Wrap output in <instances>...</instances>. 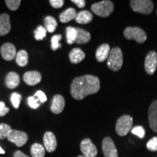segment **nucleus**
Masks as SVG:
<instances>
[{
	"label": "nucleus",
	"mask_w": 157,
	"mask_h": 157,
	"mask_svg": "<svg viewBox=\"0 0 157 157\" xmlns=\"http://www.w3.org/2000/svg\"><path fill=\"white\" fill-rule=\"evenodd\" d=\"M101 82L97 76L84 75L74 78L71 84V94L76 100H82L87 95L97 93Z\"/></svg>",
	"instance_id": "f257e3e1"
},
{
	"label": "nucleus",
	"mask_w": 157,
	"mask_h": 157,
	"mask_svg": "<svg viewBox=\"0 0 157 157\" xmlns=\"http://www.w3.org/2000/svg\"><path fill=\"white\" fill-rule=\"evenodd\" d=\"M123 64V55L121 49L114 48L111 50L107 59V66L113 71H117L121 68Z\"/></svg>",
	"instance_id": "f03ea898"
},
{
	"label": "nucleus",
	"mask_w": 157,
	"mask_h": 157,
	"mask_svg": "<svg viewBox=\"0 0 157 157\" xmlns=\"http://www.w3.org/2000/svg\"><path fill=\"white\" fill-rule=\"evenodd\" d=\"M91 10L98 16L106 17L113 13L114 6L112 2L105 0L93 4L91 7Z\"/></svg>",
	"instance_id": "7ed1b4c3"
},
{
	"label": "nucleus",
	"mask_w": 157,
	"mask_h": 157,
	"mask_svg": "<svg viewBox=\"0 0 157 157\" xmlns=\"http://www.w3.org/2000/svg\"><path fill=\"white\" fill-rule=\"evenodd\" d=\"M132 124L133 119L130 116H121L116 124V132L119 136H125L132 129Z\"/></svg>",
	"instance_id": "20e7f679"
},
{
	"label": "nucleus",
	"mask_w": 157,
	"mask_h": 157,
	"mask_svg": "<svg viewBox=\"0 0 157 157\" xmlns=\"http://www.w3.org/2000/svg\"><path fill=\"white\" fill-rule=\"evenodd\" d=\"M129 5L133 11L144 15L151 14L154 10V3L150 0H131Z\"/></svg>",
	"instance_id": "39448f33"
},
{
	"label": "nucleus",
	"mask_w": 157,
	"mask_h": 157,
	"mask_svg": "<svg viewBox=\"0 0 157 157\" xmlns=\"http://www.w3.org/2000/svg\"><path fill=\"white\" fill-rule=\"evenodd\" d=\"M124 36L127 39H133L140 44L146 42L147 39L146 32L138 27H127L124 31Z\"/></svg>",
	"instance_id": "423d86ee"
},
{
	"label": "nucleus",
	"mask_w": 157,
	"mask_h": 157,
	"mask_svg": "<svg viewBox=\"0 0 157 157\" xmlns=\"http://www.w3.org/2000/svg\"><path fill=\"white\" fill-rule=\"evenodd\" d=\"M28 139L29 136L27 133L23 132V131L16 130V129H12L7 137V140L10 141L11 143H14L17 147L24 146L28 141Z\"/></svg>",
	"instance_id": "0eeeda50"
},
{
	"label": "nucleus",
	"mask_w": 157,
	"mask_h": 157,
	"mask_svg": "<svg viewBox=\"0 0 157 157\" xmlns=\"http://www.w3.org/2000/svg\"><path fill=\"white\" fill-rule=\"evenodd\" d=\"M102 150L105 157H118L117 149L112 139L106 137L102 142Z\"/></svg>",
	"instance_id": "6e6552de"
},
{
	"label": "nucleus",
	"mask_w": 157,
	"mask_h": 157,
	"mask_svg": "<svg viewBox=\"0 0 157 157\" xmlns=\"http://www.w3.org/2000/svg\"><path fill=\"white\" fill-rule=\"evenodd\" d=\"M80 149L85 157H95L98 154L97 148L89 138H85L82 141Z\"/></svg>",
	"instance_id": "1a4fd4ad"
},
{
	"label": "nucleus",
	"mask_w": 157,
	"mask_h": 157,
	"mask_svg": "<svg viewBox=\"0 0 157 157\" xmlns=\"http://www.w3.org/2000/svg\"><path fill=\"white\" fill-rule=\"evenodd\" d=\"M157 68V53L155 51H150L145 59V70L149 75H152Z\"/></svg>",
	"instance_id": "9d476101"
},
{
	"label": "nucleus",
	"mask_w": 157,
	"mask_h": 157,
	"mask_svg": "<svg viewBox=\"0 0 157 157\" xmlns=\"http://www.w3.org/2000/svg\"><path fill=\"white\" fill-rule=\"evenodd\" d=\"M44 147L46 151L49 153H52L56 150L57 140L56 135L52 132H46L43 137Z\"/></svg>",
	"instance_id": "9b49d317"
},
{
	"label": "nucleus",
	"mask_w": 157,
	"mask_h": 157,
	"mask_svg": "<svg viewBox=\"0 0 157 157\" xmlns=\"http://www.w3.org/2000/svg\"><path fill=\"white\" fill-rule=\"evenodd\" d=\"M148 121L151 129L157 132V100L153 101L149 107Z\"/></svg>",
	"instance_id": "f8f14e48"
},
{
	"label": "nucleus",
	"mask_w": 157,
	"mask_h": 157,
	"mask_svg": "<svg viewBox=\"0 0 157 157\" xmlns=\"http://www.w3.org/2000/svg\"><path fill=\"white\" fill-rule=\"evenodd\" d=\"M1 55L7 61L13 60L16 56V49L11 43H5L1 47Z\"/></svg>",
	"instance_id": "ddd939ff"
},
{
	"label": "nucleus",
	"mask_w": 157,
	"mask_h": 157,
	"mask_svg": "<svg viewBox=\"0 0 157 157\" xmlns=\"http://www.w3.org/2000/svg\"><path fill=\"white\" fill-rule=\"evenodd\" d=\"M65 99L62 95H56L52 98V105H51V111L55 114H59L63 111L65 107Z\"/></svg>",
	"instance_id": "4468645a"
},
{
	"label": "nucleus",
	"mask_w": 157,
	"mask_h": 157,
	"mask_svg": "<svg viewBox=\"0 0 157 157\" xmlns=\"http://www.w3.org/2000/svg\"><path fill=\"white\" fill-rule=\"evenodd\" d=\"M42 80V75L36 71L25 72L23 75V81L28 85L34 86L39 84Z\"/></svg>",
	"instance_id": "2eb2a0df"
},
{
	"label": "nucleus",
	"mask_w": 157,
	"mask_h": 157,
	"mask_svg": "<svg viewBox=\"0 0 157 157\" xmlns=\"http://www.w3.org/2000/svg\"><path fill=\"white\" fill-rule=\"evenodd\" d=\"M110 52H111V48L108 44H103L99 48L97 49L95 53L96 59L98 62H103L106 59H108Z\"/></svg>",
	"instance_id": "dca6fc26"
},
{
	"label": "nucleus",
	"mask_w": 157,
	"mask_h": 157,
	"mask_svg": "<svg viewBox=\"0 0 157 157\" xmlns=\"http://www.w3.org/2000/svg\"><path fill=\"white\" fill-rule=\"evenodd\" d=\"M11 25L10 22V16L7 14L0 15V36H5L10 32Z\"/></svg>",
	"instance_id": "f3484780"
},
{
	"label": "nucleus",
	"mask_w": 157,
	"mask_h": 157,
	"mask_svg": "<svg viewBox=\"0 0 157 157\" xmlns=\"http://www.w3.org/2000/svg\"><path fill=\"white\" fill-rule=\"evenodd\" d=\"M20 84V76L15 72H10L5 78V84L10 89H15Z\"/></svg>",
	"instance_id": "a211bd4d"
},
{
	"label": "nucleus",
	"mask_w": 157,
	"mask_h": 157,
	"mask_svg": "<svg viewBox=\"0 0 157 157\" xmlns=\"http://www.w3.org/2000/svg\"><path fill=\"white\" fill-rule=\"evenodd\" d=\"M85 58V54L80 48H74L69 53L71 63L74 64L79 63Z\"/></svg>",
	"instance_id": "6ab92c4d"
},
{
	"label": "nucleus",
	"mask_w": 157,
	"mask_h": 157,
	"mask_svg": "<svg viewBox=\"0 0 157 157\" xmlns=\"http://www.w3.org/2000/svg\"><path fill=\"white\" fill-rule=\"evenodd\" d=\"M93 19V15L88 10H82L76 15L75 21L79 24H87Z\"/></svg>",
	"instance_id": "aec40b11"
},
{
	"label": "nucleus",
	"mask_w": 157,
	"mask_h": 157,
	"mask_svg": "<svg viewBox=\"0 0 157 157\" xmlns=\"http://www.w3.org/2000/svg\"><path fill=\"white\" fill-rule=\"evenodd\" d=\"M76 15H77V13H76V10L72 8V7H70V8L66 9L62 13H60V16H59V19H60L61 23H66L70 22L72 20L75 19Z\"/></svg>",
	"instance_id": "412c9836"
},
{
	"label": "nucleus",
	"mask_w": 157,
	"mask_h": 157,
	"mask_svg": "<svg viewBox=\"0 0 157 157\" xmlns=\"http://www.w3.org/2000/svg\"><path fill=\"white\" fill-rule=\"evenodd\" d=\"M76 31H77V35H76V43L80 44H86L90 42L91 39V35L88 31L79 28H76Z\"/></svg>",
	"instance_id": "4be33fe9"
},
{
	"label": "nucleus",
	"mask_w": 157,
	"mask_h": 157,
	"mask_svg": "<svg viewBox=\"0 0 157 157\" xmlns=\"http://www.w3.org/2000/svg\"><path fill=\"white\" fill-rule=\"evenodd\" d=\"M15 60H16L17 64L21 67H24L28 64L29 62V55L28 52L24 50H20L17 52L15 56Z\"/></svg>",
	"instance_id": "5701e85b"
},
{
	"label": "nucleus",
	"mask_w": 157,
	"mask_h": 157,
	"mask_svg": "<svg viewBox=\"0 0 157 157\" xmlns=\"http://www.w3.org/2000/svg\"><path fill=\"white\" fill-rule=\"evenodd\" d=\"M31 154L32 157H44V147L40 143H34L31 147Z\"/></svg>",
	"instance_id": "b1692460"
},
{
	"label": "nucleus",
	"mask_w": 157,
	"mask_h": 157,
	"mask_svg": "<svg viewBox=\"0 0 157 157\" xmlns=\"http://www.w3.org/2000/svg\"><path fill=\"white\" fill-rule=\"evenodd\" d=\"M44 25L46 26V30L50 33H52L56 31L58 26V23L56 20L52 16H47L44 18Z\"/></svg>",
	"instance_id": "393cba45"
},
{
	"label": "nucleus",
	"mask_w": 157,
	"mask_h": 157,
	"mask_svg": "<svg viewBox=\"0 0 157 157\" xmlns=\"http://www.w3.org/2000/svg\"><path fill=\"white\" fill-rule=\"evenodd\" d=\"M77 31L76 28L68 26L66 28V41L68 44H72L76 42Z\"/></svg>",
	"instance_id": "a878e982"
},
{
	"label": "nucleus",
	"mask_w": 157,
	"mask_h": 157,
	"mask_svg": "<svg viewBox=\"0 0 157 157\" xmlns=\"http://www.w3.org/2000/svg\"><path fill=\"white\" fill-rule=\"evenodd\" d=\"M11 131L12 128L10 125L5 123L0 124V140L7 138Z\"/></svg>",
	"instance_id": "bb28decb"
},
{
	"label": "nucleus",
	"mask_w": 157,
	"mask_h": 157,
	"mask_svg": "<svg viewBox=\"0 0 157 157\" xmlns=\"http://www.w3.org/2000/svg\"><path fill=\"white\" fill-rule=\"evenodd\" d=\"M47 36V30L42 25H39L37 29L34 31V37L37 41L42 40Z\"/></svg>",
	"instance_id": "cd10ccee"
},
{
	"label": "nucleus",
	"mask_w": 157,
	"mask_h": 157,
	"mask_svg": "<svg viewBox=\"0 0 157 157\" xmlns=\"http://www.w3.org/2000/svg\"><path fill=\"white\" fill-rule=\"evenodd\" d=\"M21 99H22V96H21V94L17 93H12L11 97H10V101H11L12 104H13V107H14L15 109H19V105H20V103H21Z\"/></svg>",
	"instance_id": "c85d7f7f"
},
{
	"label": "nucleus",
	"mask_w": 157,
	"mask_h": 157,
	"mask_svg": "<svg viewBox=\"0 0 157 157\" xmlns=\"http://www.w3.org/2000/svg\"><path fill=\"white\" fill-rule=\"evenodd\" d=\"M62 36L60 34L54 35L51 39V48L52 50H56L61 48V44H60V40L61 39Z\"/></svg>",
	"instance_id": "c756f323"
},
{
	"label": "nucleus",
	"mask_w": 157,
	"mask_h": 157,
	"mask_svg": "<svg viewBox=\"0 0 157 157\" xmlns=\"http://www.w3.org/2000/svg\"><path fill=\"white\" fill-rule=\"evenodd\" d=\"M5 3L10 10L15 11L18 9L21 1V0H6Z\"/></svg>",
	"instance_id": "7c9ffc66"
},
{
	"label": "nucleus",
	"mask_w": 157,
	"mask_h": 157,
	"mask_svg": "<svg viewBox=\"0 0 157 157\" xmlns=\"http://www.w3.org/2000/svg\"><path fill=\"white\" fill-rule=\"evenodd\" d=\"M131 132H132L133 135H137V136L140 137V138L144 137L145 135H146V131H145V129L143 128L142 126L135 127L134 128L131 129Z\"/></svg>",
	"instance_id": "2f4dec72"
},
{
	"label": "nucleus",
	"mask_w": 157,
	"mask_h": 157,
	"mask_svg": "<svg viewBox=\"0 0 157 157\" xmlns=\"http://www.w3.org/2000/svg\"><path fill=\"white\" fill-rule=\"evenodd\" d=\"M147 148L151 151H157V137H154L147 143Z\"/></svg>",
	"instance_id": "473e14b6"
},
{
	"label": "nucleus",
	"mask_w": 157,
	"mask_h": 157,
	"mask_svg": "<svg viewBox=\"0 0 157 157\" xmlns=\"http://www.w3.org/2000/svg\"><path fill=\"white\" fill-rule=\"evenodd\" d=\"M28 104L31 109H36L40 105V102L35 96H31L28 98Z\"/></svg>",
	"instance_id": "72a5a7b5"
},
{
	"label": "nucleus",
	"mask_w": 157,
	"mask_h": 157,
	"mask_svg": "<svg viewBox=\"0 0 157 157\" xmlns=\"http://www.w3.org/2000/svg\"><path fill=\"white\" fill-rule=\"evenodd\" d=\"M34 96H35V97L39 100V101L41 103H44V102H46L47 100H48L46 95H45L42 91H41V90H38V91L35 93V95Z\"/></svg>",
	"instance_id": "f704fd0d"
},
{
	"label": "nucleus",
	"mask_w": 157,
	"mask_h": 157,
	"mask_svg": "<svg viewBox=\"0 0 157 157\" xmlns=\"http://www.w3.org/2000/svg\"><path fill=\"white\" fill-rule=\"evenodd\" d=\"M65 2L63 0H50V4L53 8L58 9L63 6Z\"/></svg>",
	"instance_id": "c9c22d12"
},
{
	"label": "nucleus",
	"mask_w": 157,
	"mask_h": 157,
	"mask_svg": "<svg viewBox=\"0 0 157 157\" xmlns=\"http://www.w3.org/2000/svg\"><path fill=\"white\" fill-rule=\"evenodd\" d=\"M10 111L9 108L6 107L4 102L0 101V117H4Z\"/></svg>",
	"instance_id": "e433bc0d"
},
{
	"label": "nucleus",
	"mask_w": 157,
	"mask_h": 157,
	"mask_svg": "<svg viewBox=\"0 0 157 157\" xmlns=\"http://www.w3.org/2000/svg\"><path fill=\"white\" fill-rule=\"evenodd\" d=\"M71 2L75 4L79 8H83L86 5V2L84 0H71Z\"/></svg>",
	"instance_id": "4c0bfd02"
},
{
	"label": "nucleus",
	"mask_w": 157,
	"mask_h": 157,
	"mask_svg": "<svg viewBox=\"0 0 157 157\" xmlns=\"http://www.w3.org/2000/svg\"><path fill=\"white\" fill-rule=\"evenodd\" d=\"M13 157H29L27 155H25V154H23V152H21V151H17L14 153L13 154Z\"/></svg>",
	"instance_id": "58836bf2"
},
{
	"label": "nucleus",
	"mask_w": 157,
	"mask_h": 157,
	"mask_svg": "<svg viewBox=\"0 0 157 157\" xmlns=\"http://www.w3.org/2000/svg\"><path fill=\"white\" fill-rule=\"evenodd\" d=\"M5 154V151L2 148V147L0 146V154Z\"/></svg>",
	"instance_id": "ea45409f"
},
{
	"label": "nucleus",
	"mask_w": 157,
	"mask_h": 157,
	"mask_svg": "<svg viewBox=\"0 0 157 157\" xmlns=\"http://www.w3.org/2000/svg\"><path fill=\"white\" fill-rule=\"evenodd\" d=\"M77 157H85V156H78Z\"/></svg>",
	"instance_id": "a19ab883"
},
{
	"label": "nucleus",
	"mask_w": 157,
	"mask_h": 157,
	"mask_svg": "<svg viewBox=\"0 0 157 157\" xmlns=\"http://www.w3.org/2000/svg\"><path fill=\"white\" fill-rule=\"evenodd\" d=\"M156 13H157V12H156Z\"/></svg>",
	"instance_id": "79ce46f5"
}]
</instances>
